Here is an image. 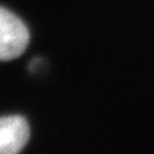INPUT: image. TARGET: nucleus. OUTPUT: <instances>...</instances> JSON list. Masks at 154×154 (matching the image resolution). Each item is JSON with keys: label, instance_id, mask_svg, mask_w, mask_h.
I'll return each mask as SVG.
<instances>
[{"label": "nucleus", "instance_id": "f257e3e1", "mask_svg": "<svg viewBox=\"0 0 154 154\" xmlns=\"http://www.w3.org/2000/svg\"><path fill=\"white\" fill-rule=\"evenodd\" d=\"M30 42V32L21 18L0 7V60L21 57Z\"/></svg>", "mask_w": 154, "mask_h": 154}, {"label": "nucleus", "instance_id": "f03ea898", "mask_svg": "<svg viewBox=\"0 0 154 154\" xmlns=\"http://www.w3.org/2000/svg\"><path fill=\"white\" fill-rule=\"evenodd\" d=\"M30 137V127L22 116L0 117V154H18Z\"/></svg>", "mask_w": 154, "mask_h": 154}]
</instances>
